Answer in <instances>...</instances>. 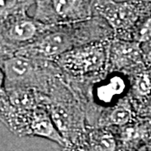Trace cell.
I'll use <instances>...</instances> for the list:
<instances>
[{"label": "cell", "mask_w": 151, "mask_h": 151, "mask_svg": "<svg viewBox=\"0 0 151 151\" xmlns=\"http://www.w3.org/2000/svg\"><path fill=\"white\" fill-rule=\"evenodd\" d=\"M113 38V30L108 23L100 17H94L76 24L49 26L37 40L20 50L15 55L55 61L61 55L76 47Z\"/></svg>", "instance_id": "cell-1"}, {"label": "cell", "mask_w": 151, "mask_h": 151, "mask_svg": "<svg viewBox=\"0 0 151 151\" xmlns=\"http://www.w3.org/2000/svg\"><path fill=\"white\" fill-rule=\"evenodd\" d=\"M66 79L81 103L88 127H96L103 113L129 97V76L122 72L108 70L99 77L85 81Z\"/></svg>", "instance_id": "cell-2"}, {"label": "cell", "mask_w": 151, "mask_h": 151, "mask_svg": "<svg viewBox=\"0 0 151 151\" xmlns=\"http://www.w3.org/2000/svg\"><path fill=\"white\" fill-rule=\"evenodd\" d=\"M45 96V108L66 146L84 142L87 129L86 115L66 76L55 80Z\"/></svg>", "instance_id": "cell-3"}, {"label": "cell", "mask_w": 151, "mask_h": 151, "mask_svg": "<svg viewBox=\"0 0 151 151\" xmlns=\"http://www.w3.org/2000/svg\"><path fill=\"white\" fill-rule=\"evenodd\" d=\"M0 66L5 75L6 90L31 88L47 94L55 81L65 76L55 61L22 55L1 60Z\"/></svg>", "instance_id": "cell-4"}, {"label": "cell", "mask_w": 151, "mask_h": 151, "mask_svg": "<svg viewBox=\"0 0 151 151\" xmlns=\"http://www.w3.org/2000/svg\"><path fill=\"white\" fill-rule=\"evenodd\" d=\"M112 40L93 41L76 47L61 55L55 62L69 80L85 81L95 79L108 71Z\"/></svg>", "instance_id": "cell-5"}, {"label": "cell", "mask_w": 151, "mask_h": 151, "mask_svg": "<svg viewBox=\"0 0 151 151\" xmlns=\"http://www.w3.org/2000/svg\"><path fill=\"white\" fill-rule=\"evenodd\" d=\"M151 13L149 1H94V15L103 19L112 28L114 38L132 41L140 22Z\"/></svg>", "instance_id": "cell-6"}, {"label": "cell", "mask_w": 151, "mask_h": 151, "mask_svg": "<svg viewBox=\"0 0 151 151\" xmlns=\"http://www.w3.org/2000/svg\"><path fill=\"white\" fill-rule=\"evenodd\" d=\"M48 28L29 16L27 11L9 17L0 27V60L15 55L34 43Z\"/></svg>", "instance_id": "cell-7"}, {"label": "cell", "mask_w": 151, "mask_h": 151, "mask_svg": "<svg viewBox=\"0 0 151 151\" xmlns=\"http://www.w3.org/2000/svg\"><path fill=\"white\" fill-rule=\"evenodd\" d=\"M94 17V1H35L34 19L46 26L76 24L91 19Z\"/></svg>", "instance_id": "cell-8"}, {"label": "cell", "mask_w": 151, "mask_h": 151, "mask_svg": "<svg viewBox=\"0 0 151 151\" xmlns=\"http://www.w3.org/2000/svg\"><path fill=\"white\" fill-rule=\"evenodd\" d=\"M146 65L140 44L116 38L111 40L108 70L129 76Z\"/></svg>", "instance_id": "cell-9"}, {"label": "cell", "mask_w": 151, "mask_h": 151, "mask_svg": "<svg viewBox=\"0 0 151 151\" xmlns=\"http://www.w3.org/2000/svg\"><path fill=\"white\" fill-rule=\"evenodd\" d=\"M119 143V151H134L151 143V118L137 116L120 128H112Z\"/></svg>", "instance_id": "cell-10"}, {"label": "cell", "mask_w": 151, "mask_h": 151, "mask_svg": "<svg viewBox=\"0 0 151 151\" xmlns=\"http://www.w3.org/2000/svg\"><path fill=\"white\" fill-rule=\"evenodd\" d=\"M129 76V97L137 116H141L151 102V68L146 65Z\"/></svg>", "instance_id": "cell-11"}, {"label": "cell", "mask_w": 151, "mask_h": 151, "mask_svg": "<svg viewBox=\"0 0 151 151\" xmlns=\"http://www.w3.org/2000/svg\"><path fill=\"white\" fill-rule=\"evenodd\" d=\"M137 117L129 97H127L115 107L103 113L96 127L120 128L132 122Z\"/></svg>", "instance_id": "cell-12"}, {"label": "cell", "mask_w": 151, "mask_h": 151, "mask_svg": "<svg viewBox=\"0 0 151 151\" xmlns=\"http://www.w3.org/2000/svg\"><path fill=\"white\" fill-rule=\"evenodd\" d=\"M85 142L89 151H119V143L112 128L88 127Z\"/></svg>", "instance_id": "cell-13"}, {"label": "cell", "mask_w": 151, "mask_h": 151, "mask_svg": "<svg viewBox=\"0 0 151 151\" xmlns=\"http://www.w3.org/2000/svg\"><path fill=\"white\" fill-rule=\"evenodd\" d=\"M6 92L9 103L14 108L24 110L45 108L46 96L35 89L13 88L6 90Z\"/></svg>", "instance_id": "cell-14"}, {"label": "cell", "mask_w": 151, "mask_h": 151, "mask_svg": "<svg viewBox=\"0 0 151 151\" xmlns=\"http://www.w3.org/2000/svg\"><path fill=\"white\" fill-rule=\"evenodd\" d=\"M34 4H35V1L0 0V27L9 17L19 12H28V9Z\"/></svg>", "instance_id": "cell-15"}, {"label": "cell", "mask_w": 151, "mask_h": 151, "mask_svg": "<svg viewBox=\"0 0 151 151\" xmlns=\"http://www.w3.org/2000/svg\"><path fill=\"white\" fill-rule=\"evenodd\" d=\"M151 40V13L140 22L133 35L132 41L138 42L140 45Z\"/></svg>", "instance_id": "cell-16"}, {"label": "cell", "mask_w": 151, "mask_h": 151, "mask_svg": "<svg viewBox=\"0 0 151 151\" xmlns=\"http://www.w3.org/2000/svg\"><path fill=\"white\" fill-rule=\"evenodd\" d=\"M7 99V92L5 87V75L0 66V104Z\"/></svg>", "instance_id": "cell-17"}, {"label": "cell", "mask_w": 151, "mask_h": 151, "mask_svg": "<svg viewBox=\"0 0 151 151\" xmlns=\"http://www.w3.org/2000/svg\"><path fill=\"white\" fill-rule=\"evenodd\" d=\"M141 46H142V50L144 52L145 64L147 65V66L151 68V40L144 45H141Z\"/></svg>", "instance_id": "cell-18"}, {"label": "cell", "mask_w": 151, "mask_h": 151, "mask_svg": "<svg viewBox=\"0 0 151 151\" xmlns=\"http://www.w3.org/2000/svg\"><path fill=\"white\" fill-rule=\"evenodd\" d=\"M62 151H89L86 147V142H82L81 144L76 145H67L65 148H63Z\"/></svg>", "instance_id": "cell-19"}, {"label": "cell", "mask_w": 151, "mask_h": 151, "mask_svg": "<svg viewBox=\"0 0 151 151\" xmlns=\"http://www.w3.org/2000/svg\"><path fill=\"white\" fill-rule=\"evenodd\" d=\"M134 151H151V143L144 145Z\"/></svg>", "instance_id": "cell-20"}]
</instances>
